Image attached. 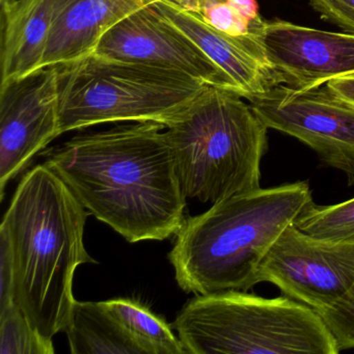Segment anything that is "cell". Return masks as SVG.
<instances>
[{
    "label": "cell",
    "mask_w": 354,
    "mask_h": 354,
    "mask_svg": "<svg viewBox=\"0 0 354 354\" xmlns=\"http://www.w3.org/2000/svg\"><path fill=\"white\" fill-rule=\"evenodd\" d=\"M142 354H185L167 321L140 301L127 298L102 301Z\"/></svg>",
    "instance_id": "obj_16"
},
{
    "label": "cell",
    "mask_w": 354,
    "mask_h": 354,
    "mask_svg": "<svg viewBox=\"0 0 354 354\" xmlns=\"http://www.w3.org/2000/svg\"><path fill=\"white\" fill-rule=\"evenodd\" d=\"M258 37L277 84L310 90L354 75V35L263 20Z\"/></svg>",
    "instance_id": "obj_11"
},
{
    "label": "cell",
    "mask_w": 354,
    "mask_h": 354,
    "mask_svg": "<svg viewBox=\"0 0 354 354\" xmlns=\"http://www.w3.org/2000/svg\"><path fill=\"white\" fill-rule=\"evenodd\" d=\"M53 339L41 335L15 304L0 312V354H53Z\"/></svg>",
    "instance_id": "obj_18"
},
{
    "label": "cell",
    "mask_w": 354,
    "mask_h": 354,
    "mask_svg": "<svg viewBox=\"0 0 354 354\" xmlns=\"http://www.w3.org/2000/svg\"><path fill=\"white\" fill-rule=\"evenodd\" d=\"M64 333L73 354H142L102 301L76 300Z\"/></svg>",
    "instance_id": "obj_15"
},
{
    "label": "cell",
    "mask_w": 354,
    "mask_h": 354,
    "mask_svg": "<svg viewBox=\"0 0 354 354\" xmlns=\"http://www.w3.org/2000/svg\"><path fill=\"white\" fill-rule=\"evenodd\" d=\"M93 53L115 61L182 72L207 86L230 91L216 66L190 39L167 21L152 3L113 26Z\"/></svg>",
    "instance_id": "obj_10"
},
{
    "label": "cell",
    "mask_w": 354,
    "mask_h": 354,
    "mask_svg": "<svg viewBox=\"0 0 354 354\" xmlns=\"http://www.w3.org/2000/svg\"><path fill=\"white\" fill-rule=\"evenodd\" d=\"M59 131V68L0 84V196Z\"/></svg>",
    "instance_id": "obj_9"
},
{
    "label": "cell",
    "mask_w": 354,
    "mask_h": 354,
    "mask_svg": "<svg viewBox=\"0 0 354 354\" xmlns=\"http://www.w3.org/2000/svg\"><path fill=\"white\" fill-rule=\"evenodd\" d=\"M196 13L213 28L233 37L252 34L262 20L261 17L256 21H250L227 0H201Z\"/></svg>",
    "instance_id": "obj_19"
},
{
    "label": "cell",
    "mask_w": 354,
    "mask_h": 354,
    "mask_svg": "<svg viewBox=\"0 0 354 354\" xmlns=\"http://www.w3.org/2000/svg\"><path fill=\"white\" fill-rule=\"evenodd\" d=\"M91 213L45 163L22 178L0 227L11 243L14 302L46 339L65 330L80 265L98 264L84 246Z\"/></svg>",
    "instance_id": "obj_2"
},
{
    "label": "cell",
    "mask_w": 354,
    "mask_h": 354,
    "mask_svg": "<svg viewBox=\"0 0 354 354\" xmlns=\"http://www.w3.org/2000/svg\"><path fill=\"white\" fill-rule=\"evenodd\" d=\"M313 204L300 181L235 194L187 217L169 254L178 285L196 295L248 291L273 244Z\"/></svg>",
    "instance_id": "obj_3"
},
{
    "label": "cell",
    "mask_w": 354,
    "mask_h": 354,
    "mask_svg": "<svg viewBox=\"0 0 354 354\" xmlns=\"http://www.w3.org/2000/svg\"><path fill=\"white\" fill-rule=\"evenodd\" d=\"M163 129L144 122L74 136L43 153L44 163L128 242L162 241L181 229L186 208Z\"/></svg>",
    "instance_id": "obj_1"
},
{
    "label": "cell",
    "mask_w": 354,
    "mask_h": 354,
    "mask_svg": "<svg viewBox=\"0 0 354 354\" xmlns=\"http://www.w3.org/2000/svg\"><path fill=\"white\" fill-rule=\"evenodd\" d=\"M246 19L254 22L261 18L257 0H227Z\"/></svg>",
    "instance_id": "obj_24"
},
{
    "label": "cell",
    "mask_w": 354,
    "mask_h": 354,
    "mask_svg": "<svg viewBox=\"0 0 354 354\" xmlns=\"http://www.w3.org/2000/svg\"><path fill=\"white\" fill-rule=\"evenodd\" d=\"M14 302V261L8 234L0 227V312Z\"/></svg>",
    "instance_id": "obj_22"
},
{
    "label": "cell",
    "mask_w": 354,
    "mask_h": 354,
    "mask_svg": "<svg viewBox=\"0 0 354 354\" xmlns=\"http://www.w3.org/2000/svg\"><path fill=\"white\" fill-rule=\"evenodd\" d=\"M152 5L216 66L231 92L252 101L277 84L257 28L246 36H230L207 24L196 12L167 0H155Z\"/></svg>",
    "instance_id": "obj_12"
},
{
    "label": "cell",
    "mask_w": 354,
    "mask_h": 354,
    "mask_svg": "<svg viewBox=\"0 0 354 354\" xmlns=\"http://www.w3.org/2000/svg\"><path fill=\"white\" fill-rule=\"evenodd\" d=\"M242 99L207 86L165 128L186 198L214 204L261 187L269 128Z\"/></svg>",
    "instance_id": "obj_4"
},
{
    "label": "cell",
    "mask_w": 354,
    "mask_h": 354,
    "mask_svg": "<svg viewBox=\"0 0 354 354\" xmlns=\"http://www.w3.org/2000/svg\"><path fill=\"white\" fill-rule=\"evenodd\" d=\"M310 5L322 19L354 35V0H310Z\"/></svg>",
    "instance_id": "obj_21"
},
{
    "label": "cell",
    "mask_w": 354,
    "mask_h": 354,
    "mask_svg": "<svg viewBox=\"0 0 354 354\" xmlns=\"http://www.w3.org/2000/svg\"><path fill=\"white\" fill-rule=\"evenodd\" d=\"M257 279L316 312L330 308L354 285V241L317 239L293 223L265 257Z\"/></svg>",
    "instance_id": "obj_8"
},
{
    "label": "cell",
    "mask_w": 354,
    "mask_h": 354,
    "mask_svg": "<svg viewBox=\"0 0 354 354\" xmlns=\"http://www.w3.org/2000/svg\"><path fill=\"white\" fill-rule=\"evenodd\" d=\"M74 0H1L0 84L41 69L53 24Z\"/></svg>",
    "instance_id": "obj_13"
},
{
    "label": "cell",
    "mask_w": 354,
    "mask_h": 354,
    "mask_svg": "<svg viewBox=\"0 0 354 354\" xmlns=\"http://www.w3.org/2000/svg\"><path fill=\"white\" fill-rule=\"evenodd\" d=\"M337 349H354V285L335 306L318 310Z\"/></svg>",
    "instance_id": "obj_20"
},
{
    "label": "cell",
    "mask_w": 354,
    "mask_h": 354,
    "mask_svg": "<svg viewBox=\"0 0 354 354\" xmlns=\"http://www.w3.org/2000/svg\"><path fill=\"white\" fill-rule=\"evenodd\" d=\"M294 225L317 239L354 241V198L329 206L314 203Z\"/></svg>",
    "instance_id": "obj_17"
},
{
    "label": "cell",
    "mask_w": 354,
    "mask_h": 354,
    "mask_svg": "<svg viewBox=\"0 0 354 354\" xmlns=\"http://www.w3.org/2000/svg\"><path fill=\"white\" fill-rule=\"evenodd\" d=\"M57 68L61 134L115 122L167 128L207 86L182 72L95 53Z\"/></svg>",
    "instance_id": "obj_6"
},
{
    "label": "cell",
    "mask_w": 354,
    "mask_h": 354,
    "mask_svg": "<svg viewBox=\"0 0 354 354\" xmlns=\"http://www.w3.org/2000/svg\"><path fill=\"white\" fill-rule=\"evenodd\" d=\"M250 103L267 127L304 142L354 185V105L326 84L310 90L275 84Z\"/></svg>",
    "instance_id": "obj_7"
},
{
    "label": "cell",
    "mask_w": 354,
    "mask_h": 354,
    "mask_svg": "<svg viewBox=\"0 0 354 354\" xmlns=\"http://www.w3.org/2000/svg\"><path fill=\"white\" fill-rule=\"evenodd\" d=\"M149 0H74L53 24L41 68L77 61L94 53L115 24Z\"/></svg>",
    "instance_id": "obj_14"
},
{
    "label": "cell",
    "mask_w": 354,
    "mask_h": 354,
    "mask_svg": "<svg viewBox=\"0 0 354 354\" xmlns=\"http://www.w3.org/2000/svg\"><path fill=\"white\" fill-rule=\"evenodd\" d=\"M190 354H337L320 315L288 296L229 290L196 295L174 322Z\"/></svg>",
    "instance_id": "obj_5"
},
{
    "label": "cell",
    "mask_w": 354,
    "mask_h": 354,
    "mask_svg": "<svg viewBox=\"0 0 354 354\" xmlns=\"http://www.w3.org/2000/svg\"><path fill=\"white\" fill-rule=\"evenodd\" d=\"M326 86L337 96L354 105V75L330 80L327 82Z\"/></svg>",
    "instance_id": "obj_23"
},
{
    "label": "cell",
    "mask_w": 354,
    "mask_h": 354,
    "mask_svg": "<svg viewBox=\"0 0 354 354\" xmlns=\"http://www.w3.org/2000/svg\"><path fill=\"white\" fill-rule=\"evenodd\" d=\"M149 1L152 3L155 0H149ZM167 1L175 3V5L192 12H198V6H200L201 3V0H167Z\"/></svg>",
    "instance_id": "obj_25"
}]
</instances>
